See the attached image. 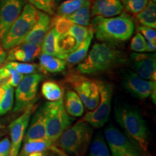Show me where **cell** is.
I'll use <instances>...</instances> for the list:
<instances>
[{"instance_id":"obj_30","label":"cell","mask_w":156,"mask_h":156,"mask_svg":"<svg viewBox=\"0 0 156 156\" xmlns=\"http://www.w3.org/2000/svg\"><path fill=\"white\" fill-rule=\"evenodd\" d=\"M88 156H111L105 138L101 134L95 136L90 145Z\"/></svg>"},{"instance_id":"obj_28","label":"cell","mask_w":156,"mask_h":156,"mask_svg":"<svg viewBox=\"0 0 156 156\" xmlns=\"http://www.w3.org/2000/svg\"><path fill=\"white\" fill-rule=\"evenodd\" d=\"M41 93L48 101H56L63 98V90L57 83L46 81L41 86Z\"/></svg>"},{"instance_id":"obj_11","label":"cell","mask_w":156,"mask_h":156,"mask_svg":"<svg viewBox=\"0 0 156 156\" xmlns=\"http://www.w3.org/2000/svg\"><path fill=\"white\" fill-rule=\"evenodd\" d=\"M123 87L134 97L140 99H145L152 96L155 103L156 81L144 80L136 75L134 72L129 71L123 78Z\"/></svg>"},{"instance_id":"obj_41","label":"cell","mask_w":156,"mask_h":156,"mask_svg":"<svg viewBox=\"0 0 156 156\" xmlns=\"http://www.w3.org/2000/svg\"><path fill=\"white\" fill-rule=\"evenodd\" d=\"M151 1H153V2H155L156 0H151Z\"/></svg>"},{"instance_id":"obj_42","label":"cell","mask_w":156,"mask_h":156,"mask_svg":"<svg viewBox=\"0 0 156 156\" xmlns=\"http://www.w3.org/2000/svg\"><path fill=\"white\" fill-rule=\"evenodd\" d=\"M0 128H1V124H0Z\"/></svg>"},{"instance_id":"obj_18","label":"cell","mask_w":156,"mask_h":156,"mask_svg":"<svg viewBox=\"0 0 156 156\" xmlns=\"http://www.w3.org/2000/svg\"><path fill=\"white\" fill-rule=\"evenodd\" d=\"M24 142L48 140L46 136V124L42 107L36 111L31 119L28 131L24 136Z\"/></svg>"},{"instance_id":"obj_33","label":"cell","mask_w":156,"mask_h":156,"mask_svg":"<svg viewBox=\"0 0 156 156\" xmlns=\"http://www.w3.org/2000/svg\"><path fill=\"white\" fill-rule=\"evenodd\" d=\"M5 66L15 69L17 73L22 75H30L36 72L38 66L35 64L26 63V62H9Z\"/></svg>"},{"instance_id":"obj_43","label":"cell","mask_w":156,"mask_h":156,"mask_svg":"<svg viewBox=\"0 0 156 156\" xmlns=\"http://www.w3.org/2000/svg\"><path fill=\"white\" fill-rule=\"evenodd\" d=\"M0 156H1V155H0Z\"/></svg>"},{"instance_id":"obj_31","label":"cell","mask_w":156,"mask_h":156,"mask_svg":"<svg viewBox=\"0 0 156 156\" xmlns=\"http://www.w3.org/2000/svg\"><path fill=\"white\" fill-rule=\"evenodd\" d=\"M91 26H82L75 24H72L65 34L69 35L75 39L77 46L82 44L87 38L91 31ZM64 35V34H63Z\"/></svg>"},{"instance_id":"obj_2","label":"cell","mask_w":156,"mask_h":156,"mask_svg":"<svg viewBox=\"0 0 156 156\" xmlns=\"http://www.w3.org/2000/svg\"><path fill=\"white\" fill-rule=\"evenodd\" d=\"M91 28L98 40L113 44L128 41L135 27L132 17L126 13H122L112 17H95Z\"/></svg>"},{"instance_id":"obj_32","label":"cell","mask_w":156,"mask_h":156,"mask_svg":"<svg viewBox=\"0 0 156 156\" xmlns=\"http://www.w3.org/2000/svg\"><path fill=\"white\" fill-rule=\"evenodd\" d=\"M138 31L145 38L147 45L148 52H154L156 49V32L155 29L149 27L141 26L138 27Z\"/></svg>"},{"instance_id":"obj_9","label":"cell","mask_w":156,"mask_h":156,"mask_svg":"<svg viewBox=\"0 0 156 156\" xmlns=\"http://www.w3.org/2000/svg\"><path fill=\"white\" fill-rule=\"evenodd\" d=\"M104 138L111 156H143L141 150L114 126L105 129Z\"/></svg>"},{"instance_id":"obj_26","label":"cell","mask_w":156,"mask_h":156,"mask_svg":"<svg viewBox=\"0 0 156 156\" xmlns=\"http://www.w3.org/2000/svg\"><path fill=\"white\" fill-rule=\"evenodd\" d=\"M14 103V87L8 85L0 86V114L11 110Z\"/></svg>"},{"instance_id":"obj_25","label":"cell","mask_w":156,"mask_h":156,"mask_svg":"<svg viewBox=\"0 0 156 156\" xmlns=\"http://www.w3.org/2000/svg\"><path fill=\"white\" fill-rule=\"evenodd\" d=\"M23 75L6 66L0 67V86L8 85L16 87L22 80Z\"/></svg>"},{"instance_id":"obj_8","label":"cell","mask_w":156,"mask_h":156,"mask_svg":"<svg viewBox=\"0 0 156 156\" xmlns=\"http://www.w3.org/2000/svg\"><path fill=\"white\" fill-rule=\"evenodd\" d=\"M66 80L73 87L89 112L96 108L100 101V91L97 80L75 73L69 74Z\"/></svg>"},{"instance_id":"obj_5","label":"cell","mask_w":156,"mask_h":156,"mask_svg":"<svg viewBox=\"0 0 156 156\" xmlns=\"http://www.w3.org/2000/svg\"><path fill=\"white\" fill-rule=\"evenodd\" d=\"M38 10L30 3L25 4L20 15L0 41L5 49L9 50L23 42L38 21Z\"/></svg>"},{"instance_id":"obj_38","label":"cell","mask_w":156,"mask_h":156,"mask_svg":"<svg viewBox=\"0 0 156 156\" xmlns=\"http://www.w3.org/2000/svg\"><path fill=\"white\" fill-rule=\"evenodd\" d=\"M50 154L49 156H69L65 152H64L62 150L56 147V145H53L49 148Z\"/></svg>"},{"instance_id":"obj_21","label":"cell","mask_w":156,"mask_h":156,"mask_svg":"<svg viewBox=\"0 0 156 156\" xmlns=\"http://www.w3.org/2000/svg\"><path fill=\"white\" fill-rule=\"evenodd\" d=\"M39 63L41 69L46 73H62L67 65L65 60L46 53H42L39 56Z\"/></svg>"},{"instance_id":"obj_39","label":"cell","mask_w":156,"mask_h":156,"mask_svg":"<svg viewBox=\"0 0 156 156\" xmlns=\"http://www.w3.org/2000/svg\"><path fill=\"white\" fill-rule=\"evenodd\" d=\"M7 52L6 50L3 48L1 42H0V67H2L4 62L6 61V58H7Z\"/></svg>"},{"instance_id":"obj_29","label":"cell","mask_w":156,"mask_h":156,"mask_svg":"<svg viewBox=\"0 0 156 156\" xmlns=\"http://www.w3.org/2000/svg\"><path fill=\"white\" fill-rule=\"evenodd\" d=\"M88 0H64L56 9V16L67 17L81 8Z\"/></svg>"},{"instance_id":"obj_19","label":"cell","mask_w":156,"mask_h":156,"mask_svg":"<svg viewBox=\"0 0 156 156\" xmlns=\"http://www.w3.org/2000/svg\"><path fill=\"white\" fill-rule=\"evenodd\" d=\"M59 34L54 27H51L48 34L45 37L44 41L41 45L42 53H46L50 55L59 58L61 59L66 60L67 56L62 53L60 50L58 44V40Z\"/></svg>"},{"instance_id":"obj_10","label":"cell","mask_w":156,"mask_h":156,"mask_svg":"<svg viewBox=\"0 0 156 156\" xmlns=\"http://www.w3.org/2000/svg\"><path fill=\"white\" fill-rule=\"evenodd\" d=\"M42 79L43 76L38 73L23 76L22 80L16 87L14 112L25 110L28 106L34 104L39 83Z\"/></svg>"},{"instance_id":"obj_7","label":"cell","mask_w":156,"mask_h":156,"mask_svg":"<svg viewBox=\"0 0 156 156\" xmlns=\"http://www.w3.org/2000/svg\"><path fill=\"white\" fill-rule=\"evenodd\" d=\"M100 91V101L96 108L90 111L82 118L92 127H103L108 122L112 110L113 86L110 83L98 81Z\"/></svg>"},{"instance_id":"obj_37","label":"cell","mask_w":156,"mask_h":156,"mask_svg":"<svg viewBox=\"0 0 156 156\" xmlns=\"http://www.w3.org/2000/svg\"><path fill=\"white\" fill-rule=\"evenodd\" d=\"M10 140L8 138H5L0 141V155L9 156L10 153Z\"/></svg>"},{"instance_id":"obj_34","label":"cell","mask_w":156,"mask_h":156,"mask_svg":"<svg viewBox=\"0 0 156 156\" xmlns=\"http://www.w3.org/2000/svg\"><path fill=\"white\" fill-rule=\"evenodd\" d=\"M150 0H121L123 7L128 12L136 15L145 8Z\"/></svg>"},{"instance_id":"obj_36","label":"cell","mask_w":156,"mask_h":156,"mask_svg":"<svg viewBox=\"0 0 156 156\" xmlns=\"http://www.w3.org/2000/svg\"><path fill=\"white\" fill-rule=\"evenodd\" d=\"M37 9L47 13L48 15L54 14V0H26Z\"/></svg>"},{"instance_id":"obj_1","label":"cell","mask_w":156,"mask_h":156,"mask_svg":"<svg viewBox=\"0 0 156 156\" xmlns=\"http://www.w3.org/2000/svg\"><path fill=\"white\" fill-rule=\"evenodd\" d=\"M125 62V54L113 46V44L96 43L86 57L78 64L77 71L83 75H96L114 69Z\"/></svg>"},{"instance_id":"obj_3","label":"cell","mask_w":156,"mask_h":156,"mask_svg":"<svg viewBox=\"0 0 156 156\" xmlns=\"http://www.w3.org/2000/svg\"><path fill=\"white\" fill-rule=\"evenodd\" d=\"M115 118L126 136L141 151L148 153L149 130L145 121L136 108L129 106H119L114 110Z\"/></svg>"},{"instance_id":"obj_17","label":"cell","mask_w":156,"mask_h":156,"mask_svg":"<svg viewBox=\"0 0 156 156\" xmlns=\"http://www.w3.org/2000/svg\"><path fill=\"white\" fill-rule=\"evenodd\" d=\"M123 9L121 0H95L90 14L93 17H112L122 14Z\"/></svg>"},{"instance_id":"obj_13","label":"cell","mask_w":156,"mask_h":156,"mask_svg":"<svg viewBox=\"0 0 156 156\" xmlns=\"http://www.w3.org/2000/svg\"><path fill=\"white\" fill-rule=\"evenodd\" d=\"M26 0H0V41L16 20Z\"/></svg>"},{"instance_id":"obj_27","label":"cell","mask_w":156,"mask_h":156,"mask_svg":"<svg viewBox=\"0 0 156 156\" xmlns=\"http://www.w3.org/2000/svg\"><path fill=\"white\" fill-rule=\"evenodd\" d=\"M54 145L50 140H36V141L24 142V145L19 156H28L30 154L37 152L48 151Z\"/></svg>"},{"instance_id":"obj_20","label":"cell","mask_w":156,"mask_h":156,"mask_svg":"<svg viewBox=\"0 0 156 156\" xmlns=\"http://www.w3.org/2000/svg\"><path fill=\"white\" fill-rule=\"evenodd\" d=\"M63 104L66 112L70 116L81 117L85 109L83 101L74 90H68L63 98Z\"/></svg>"},{"instance_id":"obj_14","label":"cell","mask_w":156,"mask_h":156,"mask_svg":"<svg viewBox=\"0 0 156 156\" xmlns=\"http://www.w3.org/2000/svg\"><path fill=\"white\" fill-rule=\"evenodd\" d=\"M130 60L134 73L140 77L151 81L156 80V57L155 54L132 53Z\"/></svg>"},{"instance_id":"obj_12","label":"cell","mask_w":156,"mask_h":156,"mask_svg":"<svg viewBox=\"0 0 156 156\" xmlns=\"http://www.w3.org/2000/svg\"><path fill=\"white\" fill-rule=\"evenodd\" d=\"M34 110V104L28 106L23 114L15 119L9 124V129L10 134V153L9 156H18L22 142L26 132L30 116Z\"/></svg>"},{"instance_id":"obj_22","label":"cell","mask_w":156,"mask_h":156,"mask_svg":"<svg viewBox=\"0 0 156 156\" xmlns=\"http://www.w3.org/2000/svg\"><path fill=\"white\" fill-rule=\"evenodd\" d=\"M93 36H94V34H93V29H91L90 33L87 38L82 44H80L75 50L68 54L65 60L67 64L69 65H75V64L80 63L84 58L86 57Z\"/></svg>"},{"instance_id":"obj_35","label":"cell","mask_w":156,"mask_h":156,"mask_svg":"<svg viewBox=\"0 0 156 156\" xmlns=\"http://www.w3.org/2000/svg\"><path fill=\"white\" fill-rule=\"evenodd\" d=\"M130 48L136 53H145L148 52L147 45L145 38L138 31L132 38L130 44Z\"/></svg>"},{"instance_id":"obj_16","label":"cell","mask_w":156,"mask_h":156,"mask_svg":"<svg viewBox=\"0 0 156 156\" xmlns=\"http://www.w3.org/2000/svg\"><path fill=\"white\" fill-rule=\"evenodd\" d=\"M51 28V20L49 15L42 11L38 12V19L23 42L41 46L46 34Z\"/></svg>"},{"instance_id":"obj_24","label":"cell","mask_w":156,"mask_h":156,"mask_svg":"<svg viewBox=\"0 0 156 156\" xmlns=\"http://www.w3.org/2000/svg\"><path fill=\"white\" fill-rule=\"evenodd\" d=\"M90 7L91 0H88L81 8L67 16L66 18L73 24L82 25V26H88L91 16Z\"/></svg>"},{"instance_id":"obj_40","label":"cell","mask_w":156,"mask_h":156,"mask_svg":"<svg viewBox=\"0 0 156 156\" xmlns=\"http://www.w3.org/2000/svg\"><path fill=\"white\" fill-rule=\"evenodd\" d=\"M61 1H62V0H54V2H61Z\"/></svg>"},{"instance_id":"obj_6","label":"cell","mask_w":156,"mask_h":156,"mask_svg":"<svg viewBox=\"0 0 156 156\" xmlns=\"http://www.w3.org/2000/svg\"><path fill=\"white\" fill-rule=\"evenodd\" d=\"M47 139L54 144L60 135L71 126L75 120L66 112L63 98L56 101H48L42 106Z\"/></svg>"},{"instance_id":"obj_23","label":"cell","mask_w":156,"mask_h":156,"mask_svg":"<svg viewBox=\"0 0 156 156\" xmlns=\"http://www.w3.org/2000/svg\"><path fill=\"white\" fill-rule=\"evenodd\" d=\"M136 18L143 26L155 29L156 28V5L153 1L148 2L143 10L135 15Z\"/></svg>"},{"instance_id":"obj_4","label":"cell","mask_w":156,"mask_h":156,"mask_svg":"<svg viewBox=\"0 0 156 156\" xmlns=\"http://www.w3.org/2000/svg\"><path fill=\"white\" fill-rule=\"evenodd\" d=\"M92 126L83 120L69 126L54 145L72 156H85L93 136Z\"/></svg>"},{"instance_id":"obj_15","label":"cell","mask_w":156,"mask_h":156,"mask_svg":"<svg viewBox=\"0 0 156 156\" xmlns=\"http://www.w3.org/2000/svg\"><path fill=\"white\" fill-rule=\"evenodd\" d=\"M41 52V46L23 42L11 49L7 55V62H29L38 57Z\"/></svg>"}]
</instances>
